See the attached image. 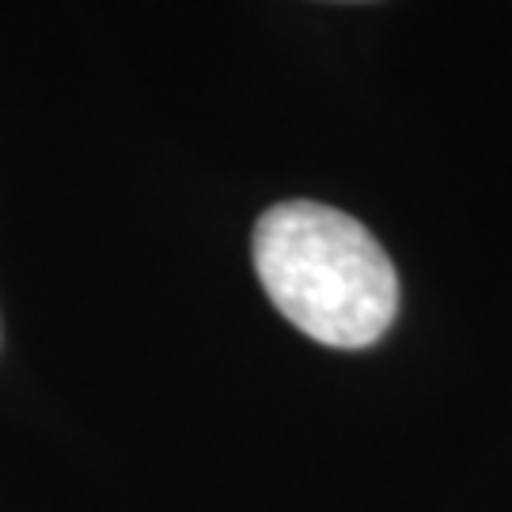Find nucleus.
I'll return each mask as SVG.
<instances>
[{
  "label": "nucleus",
  "mask_w": 512,
  "mask_h": 512,
  "mask_svg": "<svg viewBox=\"0 0 512 512\" xmlns=\"http://www.w3.org/2000/svg\"><path fill=\"white\" fill-rule=\"evenodd\" d=\"M251 255L274 308L323 346L365 349L399 315L391 255L334 205L308 198L270 205L255 224Z\"/></svg>",
  "instance_id": "nucleus-1"
}]
</instances>
